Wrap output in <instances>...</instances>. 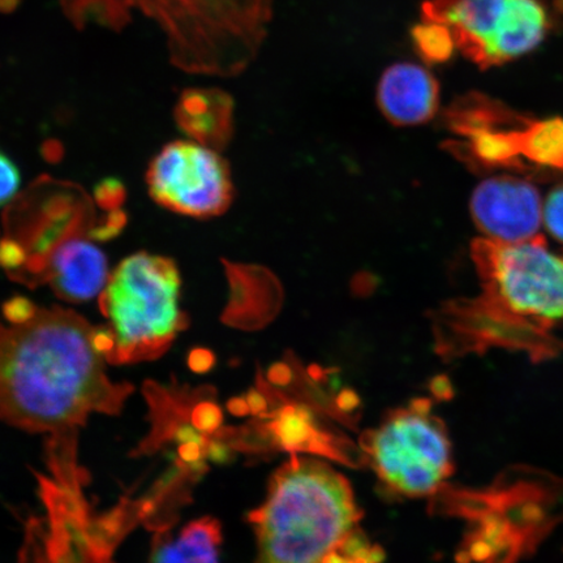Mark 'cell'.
Here are the masks:
<instances>
[{
	"instance_id": "1",
	"label": "cell",
	"mask_w": 563,
	"mask_h": 563,
	"mask_svg": "<svg viewBox=\"0 0 563 563\" xmlns=\"http://www.w3.org/2000/svg\"><path fill=\"white\" fill-rule=\"evenodd\" d=\"M96 328L59 307L0 322V419L30 432H67L90 413L117 415L133 391L112 384Z\"/></svg>"
},
{
	"instance_id": "2",
	"label": "cell",
	"mask_w": 563,
	"mask_h": 563,
	"mask_svg": "<svg viewBox=\"0 0 563 563\" xmlns=\"http://www.w3.org/2000/svg\"><path fill=\"white\" fill-rule=\"evenodd\" d=\"M362 517L346 477L294 454L274 474L262 508L250 516L260 545L257 563H322Z\"/></svg>"
},
{
	"instance_id": "3",
	"label": "cell",
	"mask_w": 563,
	"mask_h": 563,
	"mask_svg": "<svg viewBox=\"0 0 563 563\" xmlns=\"http://www.w3.org/2000/svg\"><path fill=\"white\" fill-rule=\"evenodd\" d=\"M156 20L176 67L231 76L255 59L272 20L273 0H135Z\"/></svg>"
},
{
	"instance_id": "4",
	"label": "cell",
	"mask_w": 563,
	"mask_h": 563,
	"mask_svg": "<svg viewBox=\"0 0 563 563\" xmlns=\"http://www.w3.org/2000/svg\"><path fill=\"white\" fill-rule=\"evenodd\" d=\"M180 273L173 260L140 252L109 276L100 308L115 347L112 364L153 361L164 355L188 325L180 309Z\"/></svg>"
},
{
	"instance_id": "5",
	"label": "cell",
	"mask_w": 563,
	"mask_h": 563,
	"mask_svg": "<svg viewBox=\"0 0 563 563\" xmlns=\"http://www.w3.org/2000/svg\"><path fill=\"white\" fill-rule=\"evenodd\" d=\"M471 256L483 294L463 301L483 325L508 338L518 323L563 320V260L552 255L545 242L503 244L477 239Z\"/></svg>"
},
{
	"instance_id": "6",
	"label": "cell",
	"mask_w": 563,
	"mask_h": 563,
	"mask_svg": "<svg viewBox=\"0 0 563 563\" xmlns=\"http://www.w3.org/2000/svg\"><path fill=\"white\" fill-rule=\"evenodd\" d=\"M424 18L446 25L456 47L483 69L534 51L548 31L537 0H429Z\"/></svg>"
},
{
	"instance_id": "7",
	"label": "cell",
	"mask_w": 563,
	"mask_h": 563,
	"mask_svg": "<svg viewBox=\"0 0 563 563\" xmlns=\"http://www.w3.org/2000/svg\"><path fill=\"white\" fill-rule=\"evenodd\" d=\"M362 446L379 478L408 497L434 495L453 474L452 445L441 420L408 410L394 411Z\"/></svg>"
},
{
	"instance_id": "8",
	"label": "cell",
	"mask_w": 563,
	"mask_h": 563,
	"mask_svg": "<svg viewBox=\"0 0 563 563\" xmlns=\"http://www.w3.org/2000/svg\"><path fill=\"white\" fill-rule=\"evenodd\" d=\"M146 185L158 206L192 218L227 211L234 196L228 162L196 141H174L151 162Z\"/></svg>"
},
{
	"instance_id": "9",
	"label": "cell",
	"mask_w": 563,
	"mask_h": 563,
	"mask_svg": "<svg viewBox=\"0 0 563 563\" xmlns=\"http://www.w3.org/2000/svg\"><path fill=\"white\" fill-rule=\"evenodd\" d=\"M471 216L489 241L503 244L545 242L543 202L537 187L514 176L484 180L471 196Z\"/></svg>"
},
{
	"instance_id": "10",
	"label": "cell",
	"mask_w": 563,
	"mask_h": 563,
	"mask_svg": "<svg viewBox=\"0 0 563 563\" xmlns=\"http://www.w3.org/2000/svg\"><path fill=\"white\" fill-rule=\"evenodd\" d=\"M108 258L89 235L60 244L42 263L31 287L51 285L62 300L82 302L102 292L109 279Z\"/></svg>"
},
{
	"instance_id": "11",
	"label": "cell",
	"mask_w": 563,
	"mask_h": 563,
	"mask_svg": "<svg viewBox=\"0 0 563 563\" xmlns=\"http://www.w3.org/2000/svg\"><path fill=\"white\" fill-rule=\"evenodd\" d=\"M377 103L393 124H424L438 112L439 82L427 69L412 63L394 65L378 82Z\"/></svg>"
},
{
	"instance_id": "12",
	"label": "cell",
	"mask_w": 563,
	"mask_h": 563,
	"mask_svg": "<svg viewBox=\"0 0 563 563\" xmlns=\"http://www.w3.org/2000/svg\"><path fill=\"white\" fill-rule=\"evenodd\" d=\"M271 418L269 433L272 441L280 449L292 454L309 453L330 457L342 463L355 464L352 448L334 438L317 424L311 408L290 404L278 408Z\"/></svg>"
},
{
	"instance_id": "13",
	"label": "cell",
	"mask_w": 563,
	"mask_h": 563,
	"mask_svg": "<svg viewBox=\"0 0 563 563\" xmlns=\"http://www.w3.org/2000/svg\"><path fill=\"white\" fill-rule=\"evenodd\" d=\"M232 101L218 89H188L176 104L179 129L211 150L220 151L232 135Z\"/></svg>"
},
{
	"instance_id": "14",
	"label": "cell",
	"mask_w": 563,
	"mask_h": 563,
	"mask_svg": "<svg viewBox=\"0 0 563 563\" xmlns=\"http://www.w3.org/2000/svg\"><path fill=\"white\" fill-rule=\"evenodd\" d=\"M221 525L206 517L183 528L179 538L158 534L150 563H220Z\"/></svg>"
},
{
	"instance_id": "15",
	"label": "cell",
	"mask_w": 563,
	"mask_h": 563,
	"mask_svg": "<svg viewBox=\"0 0 563 563\" xmlns=\"http://www.w3.org/2000/svg\"><path fill=\"white\" fill-rule=\"evenodd\" d=\"M63 11L79 30L89 24L122 31L131 21V10L135 0H62Z\"/></svg>"
},
{
	"instance_id": "16",
	"label": "cell",
	"mask_w": 563,
	"mask_h": 563,
	"mask_svg": "<svg viewBox=\"0 0 563 563\" xmlns=\"http://www.w3.org/2000/svg\"><path fill=\"white\" fill-rule=\"evenodd\" d=\"M412 35L419 54L427 62L443 63L452 58L456 44L446 25L426 21V24L415 27Z\"/></svg>"
},
{
	"instance_id": "17",
	"label": "cell",
	"mask_w": 563,
	"mask_h": 563,
	"mask_svg": "<svg viewBox=\"0 0 563 563\" xmlns=\"http://www.w3.org/2000/svg\"><path fill=\"white\" fill-rule=\"evenodd\" d=\"M223 422L221 407L211 400H201L191 411V424L206 435H213L220 431Z\"/></svg>"
},
{
	"instance_id": "18",
	"label": "cell",
	"mask_w": 563,
	"mask_h": 563,
	"mask_svg": "<svg viewBox=\"0 0 563 563\" xmlns=\"http://www.w3.org/2000/svg\"><path fill=\"white\" fill-rule=\"evenodd\" d=\"M543 222L551 235L563 243V186L553 189L547 197Z\"/></svg>"
},
{
	"instance_id": "19",
	"label": "cell",
	"mask_w": 563,
	"mask_h": 563,
	"mask_svg": "<svg viewBox=\"0 0 563 563\" xmlns=\"http://www.w3.org/2000/svg\"><path fill=\"white\" fill-rule=\"evenodd\" d=\"M19 187L20 173L16 165L0 151V207L15 197Z\"/></svg>"
},
{
	"instance_id": "20",
	"label": "cell",
	"mask_w": 563,
	"mask_h": 563,
	"mask_svg": "<svg viewBox=\"0 0 563 563\" xmlns=\"http://www.w3.org/2000/svg\"><path fill=\"white\" fill-rule=\"evenodd\" d=\"M124 199V189L117 180H103L96 189V200L104 209L118 210Z\"/></svg>"
},
{
	"instance_id": "21",
	"label": "cell",
	"mask_w": 563,
	"mask_h": 563,
	"mask_svg": "<svg viewBox=\"0 0 563 563\" xmlns=\"http://www.w3.org/2000/svg\"><path fill=\"white\" fill-rule=\"evenodd\" d=\"M188 365L195 373H208L216 365V356L213 352L206 349H196L189 354Z\"/></svg>"
},
{
	"instance_id": "22",
	"label": "cell",
	"mask_w": 563,
	"mask_h": 563,
	"mask_svg": "<svg viewBox=\"0 0 563 563\" xmlns=\"http://www.w3.org/2000/svg\"><path fill=\"white\" fill-rule=\"evenodd\" d=\"M251 408V413L258 418H266L269 411V404L262 389H251L245 396Z\"/></svg>"
},
{
	"instance_id": "23",
	"label": "cell",
	"mask_w": 563,
	"mask_h": 563,
	"mask_svg": "<svg viewBox=\"0 0 563 563\" xmlns=\"http://www.w3.org/2000/svg\"><path fill=\"white\" fill-rule=\"evenodd\" d=\"M361 407V398L352 389H343L335 398V408L341 413H351Z\"/></svg>"
},
{
	"instance_id": "24",
	"label": "cell",
	"mask_w": 563,
	"mask_h": 563,
	"mask_svg": "<svg viewBox=\"0 0 563 563\" xmlns=\"http://www.w3.org/2000/svg\"><path fill=\"white\" fill-rule=\"evenodd\" d=\"M267 379L274 386H288L292 382V369L285 363L274 364L267 372Z\"/></svg>"
},
{
	"instance_id": "25",
	"label": "cell",
	"mask_w": 563,
	"mask_h": 563,
	"mask_svg": "<svg viewBox=\"0 0 563 563\" xmlns=\"http://www.w3.org/2000/svg\"><path fill=\"white\" fill-rule=\"evenodd\" d=\"M429 390L439 400H449L454 396V390L450 379L446 376H435L429 384Z\"/></svg>"
},
{
	"instance_id": "26",
	"label": "cell",
	"mask_w": 563,
	"mask_h": 563,
	"mask_svg": "<svg viewBox=\"0 0 563 563\" xmlns=\"http://www.w3.org/2000/svg\"><path fill=\"white\" fill-rule=\"evenodd\" d=\"M228 410L238 418H244L251 415V408L245 397L231 398L228 404Z\"/></svg>"
},
{
	"instance_id": "27",
	"label": "cell",
	"mask_w": 563,
	"mask_h": 563,
	"mask_svg": "<svg viewBox=\"0 0 563 563\" xmlns=\"http://www.w3.org/2000/svg\"><path fill=\"white\" fill-rule=\"evenodd\" d=\"M431 400L426 398L413 399L410 404V410L420 415H429L431 412Z\"/></svg>"
},
{
	"instance_id": "28",
	"label": "cell",
	"mask_w": 563,
	"mask_h": 563,
	"mask_svg": "<svg viewBox=\"0 0 563 563\" xmlns=\"http://www.w3.org/2000/svg\"><path fill=\"white\" fill-rule=\"evenodd\" d=\"M19 0H0V11H11Z\"/></svg>"
},
{
	"instance_id": "29",
	"label": "cell",
	"mask_w": 563,
	"mask_h": 563,
	"mask_svg": "<svg viewBox=\"0 0 563 563\" xmlns=\"http://www.w3.org/2000/svg\"><path fill=\"white\" fill-rule=\"evenodd\" d=\"M554 5H555V9H558V11L563 13V0H554Z\"/></svg>"
}]
</instances>
